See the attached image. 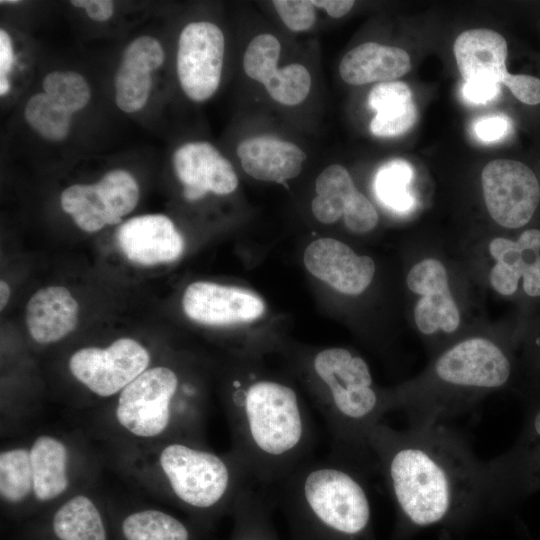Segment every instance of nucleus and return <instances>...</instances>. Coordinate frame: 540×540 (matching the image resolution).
Wrapping results in <instances>:
<instances>
[{
  "label": "nucleus",
  "instance_id": "f257e3e1",
  "mask_svg": "<svg viewBox=\"0 0 540 540\" xmlns=\"http://www.w3.org/2000/svg\"><path fill=\"white\" fill-rule=\"evenodd\" d=\"M369 444L405 523L429 527L488 505L485 462L447 423L398 430L382 422Z\"/></svg>",
  "mask_w": 540,
  "mask_h": 540
},
{
  "label": "nucleus",
  "instance_id": "f03ea898",
  "mask_svg": "<svg viewBox=\"0 0 540 540\" xmlns=\"http://www.w3.org/2000/svg\"><path fill=\"white\" fill-rule=\"evenodd\" d=\"M233 454L251 481L271 488L313 457L314 424L289 384L249 373L230 382Z\"/></svg>",
  "mask_w": 540,
  "mask_h": 540
},
{
  "label": "nucleus",
  "instance_id": "7ed1b4c3",
  "mask_svg": "<svg viewBox=\"0 0 540 540\" xmlns=\"http://www.w3.org/2000/svg\"><path fill=\"white\" fill-rule=\"evenodd\" d=\"M368 474L331 456L309 458L271 487L297 540H369Z\"/></svg>",
  "mask_w": 540,
  "mask_h": 540
},
{
  "label": "nucleus",
  "instance_id": "20e7f679",
  "mask_svg": "<svg viewBox=\"0 0 540 540\" xmlns=\"http://www.w3.org/2000/svg\"><path fill=\"white\" fill-rule=\"evenodd\" d=\"M308 368L315 400L330 435L329 456L368 475L377 471L369 437L390 408L387 394L375 388L366 361L335 347L318 351Z\"/></svg>",
  "mask_w": 540,
  "mask_h": 540
},
{
  "label": "nucleus",
  "instance_id": "39448f33",
  "mask_svg": "<svg viewBox=\"0 0 540 540\" xmlns=\"http://www.w3.org/2000/svg\"><path fill=\"white\" fill-rule=\"evenodd\" d=\"M432 375L433 387L388 394L390 410H402L408 425L446 423L463 414L476 395L507 384L512 364L493 341L473 337L440 354Z\"/></svg>",
  "mask_w": 540,
  "mask_h": 540
},
{
  "label": "nucleus",
  "instance_id": "423d86ee",
  "mask_svg": "<svg viewBox=\"0 0 540 540\" xmlns=\"http://www.w3.org/2000/svg\"><path fill=\"white\" fill-rule=\"evenodd\" d=\"M160 466L173 494L199 510L235 503L253 483L233 453L224 458L185 443L167 445L160 454Z\"/></svg>",
  "mask_w": 540,
  "mask_h": 540
},
{
  "label": "nucleus",
  "instance_id": "0eeeda50",
  "mask_svg": "<svg viewBox=\"0 0 540 540\" xmlns=\"http://www.w3.org/2000/svg\"><path fill=\"white\" fill-rule=\"evenodd\" d=\"M489 505H505L540 490V403L526 413L507 451L485 462Z\"/></svg>",
  "mask_w": 540,
  "mask_h": 540
},
{
  "label": "nucleus",
  "instance_id": "6e6552de",
  "mask_svg": "<svg viewBox=\"0 0 540 540\" xmlns=\"http://www.w3.org/2000/svg\"><path fill=\"white\" fill-rule=\"evenodd\" d=\"M481 183L486 208L505 228H520L532 218L540 201V185L524 163L496 159L485 165Z\"/></svg>",
  "mask_w": 540,
  "mask_h": 540
},
{
  "label": "nucleus",
  "instance_id": "1a4fd4ad",
  "mask_svg": "<svg viewBox=\"0 0 540 540\" xmlns=\"http://www.w3.org/2000/svg\"><path fill=\"white\" fill-rule=\"evenodd\" d=\"M178 384V376L168 367L145 370L121 391L116 408L118 422L137 436L161 434L170 423Z\"/></svg>",
  "mask_w": 540,
  "mask_h": 540
},
{
  "label": "nucleus",
  "instance_id": "9d476101",
  "mask_svg": "<svg viewBox=\"0 0 540 540\" xmlns=\"http://www.w3.org/2000/svg\"><path fill=\"white\" fill-rule=\"evenodd\" d=\"M150 362L148 351L136 340L120 338L107 348L86 347L69 359L73 376L95 394L108 397L142 374Z\"/></svg>",
  "mask_w": 540,
  "mask_h": 540
},
{
  "label": "nucleus",
  "instance_id": "9b49d317",
  "mask_svg": "<svg viewBox=\"0 0 540 540\" xmlns=\"http://www.w3.org/2000/svg\"><path fill=\"white\" fill-rule=\"evenodd\" d=\"M225 38L208 21L191 22L180 33L177 74L184 93L193 101H205L218 89L223 66Z\"/></svg>",
  "mask_w": 540,
  "mask_h": 540
},
{
  "label": "nucleus",
  "instance_id": "f8f14e48",
  "mask_svg": "<svg viewBox=\"0 0 540 540\" xmlns=\"http://www.w3.org/2000/svg\"><path fill=\"white\" fill-rule=\"evenodd\" d=\"M182 307L190 319L207 325L251 322L265 310L263 300L255 293L207 281L186 287Z\"/></svg>",
  "mask_w": 540,
  "mask_h": 540
},
{
  "label": "nucleus",
  "instance_id": "ddd939ff",
  "mask_svg": "<svg viewBox=\"0 0 540 540\" xmlns=\"http://www.w3.org/2000/svg\"><path fill=\"white\" fill-rule=\"evenodd\" d=\"M408 288L419 295L414 317L419 331L432 335L441 330L452 333L460 324L458 307L449 289L448 275L443 264L432 258L415 264L407 276Z\"/></svg>",
  "mask_w": 540,
  "mask_h": 540
},
{
  "label": "nucleus",
  "instance_id": "4468645a",
  "mask_svg": "<svg viewBox=\"0 0 540 540\" xmlns=\"http://www.w3.org/2000/svg\"><path fill=\"white\" fill-rule=\"evenodd\" d=\"M303 261L312 275L346 295L362 293L375 273L372 258L357 255L347 244L333 238L311 242Z\"/></svg>",
  "mask_w": 540,
  "mask_h": 540
},
{
  "label": "nucleus",
  "instance_id": "2eb2a0df",
  "mask_svg": "<svg viewBox=\"0 0 540 540\" xmlns=\"http://www.w3.org/2000/svg\"><path fill=\"white\" fill-rule=\"evenodd\" d=\"M172 161L188 201L199 200L208 192L230 194L238 186V177L231 162L208 142L182 145L174 152Z\"/></svg>",
  "mask_w": 540,
  "mask_h": 540
},
{
  "label": "nucleus",
  "instance_id": "dca6fc26",
  "mask_svg": "<svg viewBox=\"0 0 540 540\" xmlns=\"http://www.w3.org/2000/svg\"><path fill=\"white\" fill-rule=\"evenodd\" d=\"M540 230H525L517 241L498 237L489 244L496 260L490 273L492 287L502 295H512L523 278L527 295L540 296Z\"/></svg>",
  "mask_w": 540,
  "mask_h": 540
},
{
  "label": "nucleus",
  "instance_id": "f3484780",
  "mask_svg": "<svg viewBox=\"0 0 540 540\" xmlns=\"http://www.w3.org/2000/svg\"><path fill=\"white\" fill-rule=\"evenodd\" d=\"M116 241L128 260L143 266L173 262L184 249L181 234L172 220L162 214L127 220L117 229Z\"/></svg>",
  "mask_w": 540,
  "mask_h": 540
},
{
  "label": "nucleus",
  "instance_id": "a211bd4d",
  "mask_svg": "<svg viewBox=\"0 0 540 540\" xmlns=\"http://www.w3.org/2000/svg\"><path fill=\"white\" fill-rule=\"evenodd\" d=\"M453 49L464 83L485 81L502 84L508 73V47L501 34L485 28L468 29L456 38Z\"/></svg>",
  "mask_w": 540,
  "mask_h": 540
},
{
  "label": "nucleus",
  "instance_id": "6ab92c4d",
  "mask_svg": "<svg viewBox=\"0 0 540 540\" xmlns=\"http://www.w3.org/2000/svg\"><path fill=\"white\" fill-rule=\"evenodd\" d=\"M237 155L249 176L277 183L298 176L307 158L296 144L270 136L242 141L237 147Z\"/></svg>",
  "mask_w": 540,
  "mask_h": 540
},
{
  "label": "nucleus",
  "instance_id": "aec40b11",
  "mask_svg": "<svg viewBox=\"0 0 540 540\" xmlns=\"http://www.w3.org/2000/svg\"><path fill=\"white\" fill-rule=\"evenodd\" d=\"M78 312V303L67 288L44 287L36 291L27 303V328L37 343H54L75 329Z\"/></svg>",
  "mask_w": 540,
  "mask_h": 540
},
{
  "label": "nucleus",
  "instance_id": "412c9836",
  "mask_svg": "<svg viewBox=\"0 0 540 540\" xmlns=\"http://www.w3.org/2000/svg\"><path fill=\"white\" fill-rule=\"evenodd\" d=\"M410 69V56L405 50L376 42L354 47L339 64L341 78L351 85L395 81Z\"/></svg>",
  "mask_w": 540,
  "mask_h": 540
},
{
  "label": "nucleus",
  "instance_id": "4be33fe9",
  "mask_svg": "<svg viewBox=\"0 0 540 540\" xmlns=\"http://www.w3.org/2000/svg\"><path fill=\"white\" fill-rule=\"evenodd\" d=\"M368 104L376 111L370 122V130L377 137L401 135L416 122L417 109L412 91L404 82L378 83L369 93Z\"/></svg>",
  "mask_w": 540,
  "mask_h": 540
},
{
  "label": "nucleus",
  "instance_id": "5701e85b",
  "mask_svg": "<svg viewBox=\"0 0 540 540\" xmlns=\"http://www.w3.org/2000/svg\"><path fill=\"white\" fill-rule=\"evenodd\" d=\"M33 491L41 501L54 499L68 487L66 447L54 437L40 436L30 449Z\"/></svg>",
  "mask_w": 540,
  "mask_h": 540
},
{
  "label": "nucleus",
  "instance_id": "b1692460",
  "mask_svg": "<svg viewBox=\"0 0 540 540\" xmlns=\"http://www.w3.org/2000/svg\"><path fill=\"white\" fill-rule=\"evenodd\" d=\"M53 531L60 540H106L101 515L84 495L71 498L57 510Z\"/></svg>",
  "mask_w": 540,
  "mask_h": 540
},
{
  "label": "nucleus",
  "instance_id": "393cba45",
  "mask_svg": "<svg viewBox=\"0 0 540 540\" xmlns=\"http://www.w3.org/2000/svg\"><path fill=\"white\" fill-rule=\"evenodd\" d=\"M62 209L83 231L94 233L105 225L118 222L113 218L101 197L96 184H75L67 187L60 196Z\"/></svg>",
  "mask_w": 540,
  "mask_h": 540
},
{
  "label": "nucleus",
  "instance_id": "a878e982",
  "mask_svg": "<svg viewBox=\"0 0 540 540\" xmlns=\"http://www.w3.org/2000/svg\"><path fill=\"white\" fill-rule=\"evenodd\" d=\"M413 177L412 166L403 159L383 164L374 179V192L378 200L394 212L411 211L415 206V197L410 191Z\"/></svg>",
  "mask_w": 540,
  "mask_h": 540
},
{
  "label": "nucleus",
  "instance_id": "bb28decb",
  "mask_svg": "<svg viewBox=\"0 0 540 540\" xmlns=\"http://www.w3.org/2000/svg\"><path fill=\"white\" fill-rule=\"evenodd\" d=\"M127 540H189L187 527L175 517L159 510L133 513L122 523Z\"/></svg>",
  "mask_w": 540,
  "mask_h": 540
},
{
  "label": "nucleus",
  "instance_id": "cd10ccee",
  "mask_svg": "<svg viewBox=\"0 0 540 540\" xmlns=\"http://www.w3.org/2000/svg\"><path fill=\"white\" fill-rule=\"evenodd\" d=\"M24 116L28 125L49 141H62L69 134L71 114L45 92L30 97Z\"/></svg>",
  "mask_w": 540,
  "mask_h": 540
},
{
  "label": "nucleus",
  "instance_id": "c85d7f7f",
  "mask_svg": "<svg viewBox=\"0 0 540 540\" xmlns=\"http://www.w3.org/2000/svg\"><path fill=\"white\" fill-rule=\"evenodd\" d=\"M33 489L30 452L24 448L0 454V494L10 503L24 500Z\"/></svg>",
  "mask_w": 540,
  "mask_h": 540
},
{
  "label": "nucleus",
  "instance_id": "c756f323",
  "mask_svg": "<svg viewBox=\"0 0 540 540\" xmlns=\"http://www.w3.org/2000/svg\"><path fill=\"white\" fill-rule=\"evenodd\" d=\"M95 184L108 211L118 223L136 207L139 187L128 171L111 170Z\"/></svg>",
  "mask_w": 540,
  "mask_h": 540
},
{
  "label": "nucleus",
  "instance_id": "7c9ffc66",
  "mask_svg": "<svg viewBox=\"0 0 540 540\" xmlns=\"http://www.w3.org/2000/svg\"><path fill=\"white\" fill-rule=\"evenodd\" d=\"M44 92L71 115L84 108L91 97L86 79L73 71H54L43 79Z\"/></svg>",
  "mask_w": 540,
  "mask_h": 540
},
{
  "label": "nucleus",
  "instance_id": "2f4dec72",
  "mask_svg": "<svg viewBox=\"0 0 540 540\" xmlns=\"http://www.w3.org/2000/svg\"><path fill=\"white\" fill-rule=\"evenodd\" d=\"M276 102L294 106L303 102L311 89V76L307 68L298 63L278 69L263 84Z\"/></svg>",
  "mask_w": 540,
  "mask_h": 540
},
{
  "label": "nucleus",
  "instance_id": "473e14b6",
  "mask_svg": "<svg viewBox=\"0 0 540 540\" xmlns=\"http://www.w3.org/2000/svg\"><path fill=\"white\" fill-rule=\"evenodd\" d=\"M152 87V79L146 72L121 62L115 76V102L126 113H135L146 104Z\"/></svg>",
  "mask_w": 540,
  "mask_h": 540
},
{
  "label": "nucleus",
  "instance_id": "72a5a7b5",
  "mask_svg": "<svg viewBox=\"0 0 540 540\" xmlns=\"http://www.w3.org/2000/svg\"><path fill=\"white\" fill-rule=\"evenodd\" d=\"M280 52L281 44L274 35L263 33L254 37L243 57L246 75L264 84L278 70Z\"/></svg>",
  "mask_w": 540,
  "mask_h": 540
},
{
  "label": "nucleus",
  "instance_id": "f704fd0d",
  "mask_svg": "<svg viewBox=\"0 0 540 540\" xmlns=\"http://www.w3.org/2000/svg\"><path fill=\"white\" fill-rule=\"evenodd\" d=\"M164 58V51L155 38L141 36L126 47L122 62L150 73L162 65Z\"/></svg>",
  "mask_w": 540,
  "mask_h": 540
},
{
  "label": "nucleus",
  "instance_id": "c9c22d12",
  "mask_svg": "<svg viewBox=\"0 0 540 540\" xmlns=\"http://www.w3.org/2000/svg\"><path fill=\"white\" fill-rule=\"evenodd\" d=\"M276 9L283 23L294 32L309 30L316 21L315 6L306 0H274Z\"/></svg>",
  "mask_w": 540,
  "mask_h": 540
},
{
  "label": "nucleus",
  "instance_id": "e433bc0d",
  "mask_svg": "<svg viewBox=\"0 0 540 540\" xmlns=\"http://www.w3.org/2000/svg\"><path fill=\"white\" fill-rule=\"evenodd\" d=\"M522 103H540V79L530 75L507 73L502 82Z\"/></svg>",
  "mask_w": 540,
  "mask_h": 540
},
{
  "label": "nucleus",
  "instance_id": "4c0bfd02",
  "mask_svg": "<svg viewBox=\"0 0 540 540\" xmlns=\"http://www.w3.org/2000/svg\"><path fill=\"white\" fill-rule=\"evenodd\" d=\"M509 130V120L504 115H491L479 119L474 125L476 136L484 142L502 139Z\"/></svg>",
  "mask_w": 540,
  "mask_h": 540
},
{
  "label": "nucleus",
  "instance_id": "58836bf2",
  "mask_svg": "<svg viewBox=\"0 0 540 540\" xmlns=\"http://www.w3.org/2000/svg\"><path fill=\"white\" fill-rule=\"evenodd\" d=\"M500 92V84L485 81H473L464 83L462 93L465 99L485 104L493 100Z\"/></svg>",
  "mask_w": 540,
  "mask_h": 540
},
{
  "label": "nucleus",
  "instance_id": "ea45409f",
  "mask_svg": "<svg viewBox=\"0 0 540 540\" xmlns=\"http://www.w3.org/2000/svg\"><path fill=\"white\" fill-rule=\"evenodd\" d=\"M70 3L84 8L87 15L95 21H106L113 14L114 3L110 0H73Z\"/></svg>",
  "mask_w": 540,
  "mask_h": 540
},
{
  "label": "nucleus",
  "instance_id": "a19ab883",
  "mask_svg": "<svg viewBox=\"0 0 540 540\" xmlns=\"http://www.w3.org/2000/svg\"><path fill=\"white\" fill-rule=\"evenodd\" d=\"M14 60L12 41L8 33L0 30V78H8Z\"/></svg>",
  "mask_w": 540,
  "mask_h": 540
},
{
  "label": "nucleus",
  "instance_id": "79ce46f5",
  "mask_svg": "<svg viewBox=\"0 0 540 540\" xmlns=\"http://www.w3.org/2000/svg\"><path fill=\"white\" fill-rule=\"evenodd\" d=\"M311 2L315 7L325 9L327 14L333 18H340L346 15L355 3L352 0H315Z\"/></svg>",
  "mask_w": 540,
  "mask_h": 540
},
{
  "label": "nucleus",
  "instance_id": "37998d69",
  "mask_svg": "<svg viewBox=\"0 0 540 540\" xmlns=\"http://www.w3.org/2000/svg\"><path fill=\"white\" fill-rule=\"evenodd\" d=\"M11 295L10 287L4 280L0 282V308L3 310Z\"/></svg>",
  "mask_w": 540,
  "mask_h": 540
},
{
  "label": "nucleus",
  "instance_id": "c03bdc74",
  "mask_svg": "<svg viewBox=\"0 0 540 540\" xmlns=\"http://www.w3.org/2000/svg\"><path fill=\"white\" fill-rule=\"evenodd\" d=\"M10 89V83L8 78H0V95L4 96Z\"/></svg>",
  "mask_w": 540,
  "mask_h": 540
},
{
  "label": "nucleus",
  "instance_id": "a18cd8bd",
  "mask_svg": "<svg viewBox=\"0 0 540 540\" xmlns=\"http://www.w3.org/2000/svg\"><path fill=\"white\" fill-rule=\"evenodd\" d=\"M0 3H1V4H10V5H12V4H18V3H21V1H19V0H9V1L5 0V1H3V0H2Z\"/></svg>",
  "mask_w": 540,
  "mask_h": 540
}]
</instances>
